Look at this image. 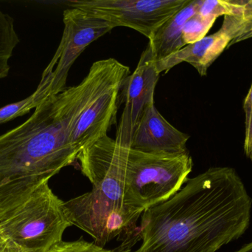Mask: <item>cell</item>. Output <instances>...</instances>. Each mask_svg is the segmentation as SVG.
Masks as SVG:
<instances>
[{
  "instance_id": "obj_8",
  "label": "cell",
  "mask_w": 252,
  "mask_h": 252,
  "mask_svg": "<svg viewBox=\"0 0 252 252\" xmlns=\"http://www.w3.org/2000/svg\"><path fill=\"white\" fill-rule=\"evenodd\" d=\"M190 0H78L68 1L75 7L107 22L127 27L149 39L154 31Z\"/></svg>"
},
{
  "instance_id": "obj_18",
  "label": "cell",
  "mask_w": 252,
  "mask_h": 252,
  "mask_svg": "<svg viewBox=\"0 0 252 252\" xmlns=\"http://www.w3.org/2000/svg\"><path fill=\"white\" fill-rule=\"evenodd\" d=\"M0 252H27L13 244L0 229Z\"/></svg>"
},
{
  "instance_id": "obj_15",
  "label": "cell",
  "mask_w": 252,
  "mask_h": 252,
  "mask_svg": "<svg viewBox=\"0 0 252 252\" xmlns=\"http://www.w3.org/2000/svg\"><path fill=\"white\" fill-rule=\"evenodd\" d=\"M43 102L44 99L42 96L35 90L29 97L0 108V124L7 122L28 113L31 109L33 108L35 109Z\"/></svg>"
},
{
  "instance_id": "obj_17",
  "label": "cell",
  "mask_w": 252,
  "mask_h": 252,
  "mask_svg": "<svg viewBox=\"0 0 252 252\" xmlns=\"http://www.w3.org/2000/svg\"><path fill=\"white\" fill-rule=\"evenodd\" d=\"M245 114V137L244 149L246 156L252 161V83L244 103Z\"/></svg>"
},
{
  "instance_id": "obj_10",
  "label": "cell",
  "mask_w": 252,
  "mask_h": 252,
  "mask_svg": "<svg viewBox=\"0 0 252 252\" xmlns=\"http://www.w3.org/2000/svg\"><path fill=\"white\" fill-rule=\"evenodd\" d=\"M189 139V135L173 127L152 104L133 126L130 148L147 152L185 153L188 152Z\"/></svg>"
},
{
  "instance_id": "obj_12",
  "label": "cell",
  "mask_w": 252,
  "mask_h": 252,
  "mask_svg": "<svg viewBox=\"0 0 252 252\" xmlns=\"http://www.w3.org/2000/svg\"><path fill=\"white\" fill-rule=\"evenodd\" d=\"M199 4L200 0H190L154 31L148 45L156 62L174 54L186 46L182 38V30L187 21L197 13Z\"/></svg>"
},
{
  "instance_id": "obj_1",
  "label": "cell",
  "mask_w": 252,
  "mask_h": 252,
  "mask_svg": "<svg viewBox=\"0 0 252 252\" xmlns=\"http://www.w3.org/2000/svg\"><path fill=\"white\" fill-rule=\"evenodd\" d=\"M252 199L238 173L212 167L141 216L133 252H216L250 226Z\"/></svg>"
},
{
  "instance_id": "obj_7",
  "label": "cell",
  "mask_w": 252,
  "mask_h": 252,
  "mask_svg": "<svg viewBox=\"0 0 252 252\" xmlns=\"http://www.w3.org/2000/svg\"><path fill=\"white\" fill-rule=\"evenodd\" d=\"M251 38L252 0H243L233 14L223 16V23L217 32L188 44L174 54L156 62V66L161 74L179 64L188 62L201 76H206L209 68L224 50Z\"/></svg>"
},
{
  "instance_id": "obj_4",
  "label": "cell",
  "mask_w": 252,
  "mask_h": 252,
  "mask_svg": "<svg viewBox=\"0 0 252 252\" xmlns=\"http://www.w3.org/2000/svg\"><path fill=\"white\" fill-rule=\"evenodd\" d=\"M72 226L64 202L53 193L48 183L0 220L1 232L27 252H48L62 241L65 230Z\"/></svg>"
},
{
  "instance_id": "obj_6",
  "label": "cell",
  "mask_w": 252,
  "mask_h": 252,
  "mask_svg": "<svg viewBox=\"0 0 252 252\" xmlns=\"http://www.w3.org/2000/svg\"><path fill=\"white\" fill-rule=\"evenodd\" d=\"M63 35L36 90L44 100L66 88L69 70L90 44L114 29L107 22L75 7L63 11Z\"/></svg>"
},
{
  "instance_id": "obj_13",
  "label": "cell",
  "mask_w": 252,
  "mask_h": 252,
  "mask_svg": "<svg viewBox=\"0 0 252 252\" xmlns=\"http://www.w3.org/2000/svg\"><path fill=\"white\" fill-rule=\"evenodd\" d=\"M13 24V18L0 8V79L8 75L9 60L19 42Z\"/></svg>"
},
{
  "instance_id": "obj_5",
  "label": "cell",
  "mask_w": 252,
  "mask_h": 252,
  "mask_svg": "<svg viewBox=\"0 0 252 252\" xmlns=\"http://www.w3.org/2000/svg\"><path fill=\"white\" fill-rule=\"evenodd\" d=\"M72 226L79 228L104 247L113 240L121 243L118 251L130 252L141 241L138 220L142 213L118 205L93 191L64 202Z\"/></svg>"
},
{
  "instance_id": "obj_14",
  "label": "cell",
  "mask_w": 252,
  "mask_h": 252,
  "mask_svg": "<svg viewBox=\"0 0 252 252\" xmlns=\"http://www.w3.org/2000/svg\"><path fill=\"white\" fill-rule=\"evenodd\" d=\"M216 21L215 18L195 13L184 25L182 38L185 44L188 45L202 39L207 36Z\"/></svg>"
},
{
  "instance_id": "obj_16",
  "label": "cell",
  "mask_w": 252,
  "mask_h": 252,
  "mask_svg": "<svg viewBox=\"0 0 252 252\" xmlns=\"http://www.w3.org/2000/svg\"><path fill=\"white\" fill-rule=\"evenodd\" d=\"M47 252H125L118 250H106L104 247H100L94 244L84 240L75 241H61L59 244L52 247Z\"/></svg>"
},
{
  "instance_id": "obj_11",
  "label": "cell",
  "mask_w": 252,
  "mask_h": 252,
  "mask_svg": "<svg viewBox=\"0 0 252 252\" xmlns=\"http://www.w3.org/2000/svg\"><path fill=\"white\" fill-rule=\"evenodd\" d=\"M159 75L152 52L148 45L142 52L136 69L131 75H127L121 88L123 101L130 108L133 126L144 109L155 104L154 93Z\"/></svg>"
},
{
  "instance_id": "obj_19",
  "label": "cell",
  "mask_w": 252,
  "mask_h": 252,
  "mask_svg": "<svg viewBox=\"0 0 252 252\" xmlns=\"http://www.w3.org/2000/svg\"><path fill=\"white\" fill-rule=\"evenodd\" d=\"M236 252H252V242L243 247L241 250Z\"/></svg>"
},
{
  "instance_id": "obj_9",
  "label": "cell",
  "mask_w": 252,
  "mask_h": 252,
  "mask_svg": "<svg viewBox=\"0 0 252 252\" xmlns=\"http://www.w3.org/2000/svg\"><path fill=\"white\" fill-rule=\"evenodd\" d=\"M129 72L128 67L114 59L104 79L80 115L71 134V144L78 154L86 146L107 136L111 126L116 122L121 88Z\"/></svg>"
},
{
  "instance_id": "obj_3",
  "label": "cell",
  "mask_w": 252,
  "mask_h": 252,
  "mask_svg": "<svg viewBox=\"0 0 252 252\" xmlns=\"http://www.w3.org/2000/svg\"><path fill=\"white\" fill-rule=\"evenodd\" d=\"M192 167L189 152H147L130 148L124 172L126 205L143 213L165 202L187 183Z\"/></svg>"
},
{
  "instance_id": "obj_2",
  "label": "cell",
  "mask_w": 252,
  "mask_h": 252,
  "mask_svg": "<svg viewBox=\"0 0 252 252\" xmlns=\"http://www.w3.org/2000/svg\"><path fill=\"white\" fill-rule=\"evenodd\" d=\"M106 71L103 61L94 62L79 84L49 97L29 119L0 136V220L76 161L71 134Z\"/></svg>"
}]
</instances>
